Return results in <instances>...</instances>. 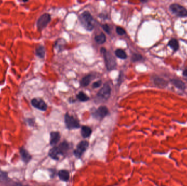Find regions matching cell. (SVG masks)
I'll return each mask as SVG.
<instances>
[{
    "label": "cell",
    "mask_w": 187,
    "mask_h": 186,
    "mask_svg": "<svg viewBox=\"0 0 187 186\" xmlns=\"http://www.w3.org/2000/svg\"><path fill=\"white\" fill-rule=\"evenodd\" d=\"M65 123L67 128L69 130L76 129L80 127L79 121L72 116L69 115V113H66L65 115Z\"/></svg>",
    "instance_id": "cell-5"
},
{
    "label": "cell",
    "mask_w": 187,
    "mask_h": 186,
    "mask_svg": "<svg viewBox=\"0 0 187 186\" xmlns=\"http://www.w3.org/2000/svg\"><path fill=\"white\" fill-rule=\"evenodd\" d=\"M50 20L51 18L49 14L45 13L40 16L37 22V26L38 30L41 31L45 28L47 26V25L49 24Z\"/></svg>",
    "instance_id": "cell-6"
},
{
    "label": "cell",
    "mask_w": 187,
    "mask_h": 186,
    "mask_svg": "<svg viewBox=\"0 0 187 186\" xmlns=\"http://www.w3.org/2000/svg\"><path fill=\"white\" fill-rule=\"evenodd\" d=\"M143 57L141 55L139 54H134L131 57V61L132 62H137L142 60Z\"/></svg>",
    "instance_id": "cell-24"
},
{
    "label": "cell",
    "mask_w": 187,
    "mask_h": 186,
    "mask_svg": "<svg viewBox=\"0 0 187 186\" xmlns=\"http://www.w3.org/2000/svg\"><path fill=\"white\" fill-rule=\"evenodd\" d=\"M81 24L88 31H91L93 27V19L90 13L87 11L83 13L80 16Z\"/></svg>",
    "instance_id": "cell-1"
},
{
    "label": "cell",
    "mask_w": 187,
    "mask_h": 186,
    "mask_svg": "<svg viewBox=\"0 0 187 186\" xmlns=\"http://www.w3.org/2000/svg\"><path fill=\"white\" fill-rule=\"evenodd\" d=\"M78 99L81 101H88L89 99V98L88 97L86 94L83 93V92H80L77 95Z\"/></svg>",
    "instance_id": "cell-23"
},
{
    "label": "cell",
    "mask_w": 187,
    "mask_h": 186,
    "mask_svg": "<svg viewBox=\"0 0 187 186\" xmlns=\"http://www.w3.org/2000/svg\"><path fill=\"white\" fill-rule=\"evenodd\" d=\"M110 87L108 84H105L97 94L96 97L98 101H106L110 97Z\"/></svg>",
    "instance_id": "cell-4"
},
{
    "label": "cell",
    "mask_w": 187,
    "mask_h": 186,
    "mask_svg": "<svg viewBox=\"0 0 187 186\" xmlns=\"http://www.w3.org/2000/svg\"><path fill=\"white\" fill-rule=\"evenodd\" d=\"M182 74H183V77H184L187 80V67H186V68H184V69L183 70Z\"/></svg>",
    "instance_id": "cell-30"
},
{
    "label": "cell",
    "mask_w": 187,
    "mask_h": 186,
    "mask_svg": "<svg viewBox=\"0 0 187 186\" xmlns=\"http://www.w3.org/2000/svg\"><path fill=\"white\" fill-rule=\"evenodd\" d=\"M116 31L118 35H120V36H122L123 35L125 34V31L120 27H117L116 28Z\"/></svg>",
    "instance_id": "cell-26"
},
{
    "label": "cell",
    "mask_w": 187,
    "mask_h": 186,
    "mask_svg": "<svg viewBox=\"0 0 187 186\" xmlns=\"http://www.w3.org/2000/svg\"><path fill=\"white\" fill-rule=\"evenodd\" d=\"M170 81L172 84L174 85L176 88L178 89L181 91H184L186 89V84L182 80L177 79H172L170 80Z\"/></svg>",
    "instance_id": "cell-10"
},
{
    "label": "cell",
    "mask_w": 187,
    "mask_h": 186,
    "mask_svg": "<svg viewBox=\"0 0 187 186\" xmlns=\"http://www.w3.org/2000/svg\"><path fill=\"white\" fill-rule=\"evenodd\" d=\"M102 28L108 34H110V28L109 26L107 24H105L102 25Z\"/></svg>",
    "instance_id": "cell-27"
},
{
    "label": "cell",
    "mask_w": 187,
    "mask_h": 186,
    "mask_svg": "<svg viewBox=\"0 0 187 186\" xmlns=\"http://www.w3.org/2000/svg\"><path fill=\"white\" fill-rule=\"evenodd\" d=\"M108 113V110L106 106H102L98 108L93 113V116L98 120H101Z\"/></svg>",
    "instance_id": "cell-8"
},
{
    "label": "cell",
    "mask_w": 187,
    "mask_h": 186,
    "mask_svg": "<svg viewBox=\"0 0 187 186\" xmlns=\"http://www.w3.org/2000/svg\"><path fill=\"white\" fill-rule=\"evenodd\" d=\"M115 55L120 59L124 60L127 58V55H126V53L124 50H123L122 49H117L115 51Z\"/></svg>",
    "instance_id": "cell-21"
},
{
    "label": "cell",
    "mask_w": 187,
    "mask_h": 186,
    "mask_svg": "<svg viewBox=\"0 0 187 186\" xmlns=\"http://www.w3.org/2000/svg\"><path fill=\"white\" fill-rule=\"evenodd\" d=\"M89 145V143L86 141L80 142L77 147V149L74 150V154L77 157H81V155L86 151Z\"/></svg>",
    "instance_id": "cell-7"
},
{
    "label": "cell",
    "mask_w": 187,
    "mask_h": 186,
    "mask_svg": "<svg viewBox=\"0 0 187 186\" xmlns=\"http://www.w3.org/2000/svg\"><path fill=\"white\" fill-rule=\"evenodd\" d=\"M170 11L175 16L178 17H186L187 16V9L178 4H173L169 7Z\"/></svg>",
    "instance_id": "cell-3"
},
{
    "label": "cell",
    "mask_w": 187,
    "mask_h": 186,
    "mask_svg": "<svg viewBox=\"0 0 187 186\" xmlns=\"http://www.w3.org/2000/svg\"><path fill=\"white\" fill-rule=\"evenodd\" d=\"M91 78H92L91 75H88L84 77L81 81V85L83 87L87 86L89 84L90 81L91 80Z\"/></svg>",
    "instance_id": "cell-20"
},
{
    "label": "cell",
    "mask_w": 187,
    "mask_h": 186,
    "mask_svg": "<svg viewBox=\"0 0 187 186\" xmlns=\"http://www.w3.org/2000/svg\"><path fill=\"white\" fill-rule=\"evenodd\" d=\"M59 177L63 181H67L69 178V172L67 170H60L59 172Z\"/></svg>",
    "instance_id": "cell-16"
},
{
    "label": "cell",
    "mask_w": 187,
    "mask_h": 186,
    "mask_svg": "<svg viewBox=\"0 0 187 186\" xmlns=\"http://www.w3.org/2000/svg\"><path fill=\"white\" fill-rule=\"evenodd\" d=\"M21 157L24 162L25 163H28L31 159V156L29 154V152L24 149V148H21L20 150Z\"/></svg>",
    "instance_id": "cell-13"
},
{
    "label": "cell",
    "mask_w": 187,
    "mask_h": 186,
    "mask_svg": "<svg viewBox=\"0 0 187 186\" xmlns=\"http://www.w3.org/2000/svg\"><path fill=\"white\" fill-rule=\"evenodd\" d=\"M168 46H170L174 52L177 51L179 49V43L175 38H172L171 40L169 41L168 43Z\"/></svg>",
    "instance_id": "cell-14"
},
{
    "label": "cell",
    "mask_w": 187,
    "mask_h": 186,
    "mask_svg": "<svg viewBox=\"0 0 187 186\" xmlns=\"http://www.w3.org/2000/svg\"><path fill=\"white\" fill-rule=\"evenodd\" d=\"M60 139V134L57 132H53L50 133V143L51 145H55L59 142Z\"/></svg>",
    "instance_id": "cell-12"
},
{
    "label": "cell",
    "mask_w": 187,
    "mask_h": 186,
    "mask_svg": "<svg viewBox=\"0 0 187 186\" xmlns=\"http://www.w3.org/2000/svg\"><path fill=\"white\" fill-rule=\"evenodd\" d=\"M92 130L91 128L88 126H83L81 127V135L84 138L89 137L91 135Z\"/></svg>",
    "instance_id": "cell-17"
},
{
    "label": "cell",
    "mask_w": 187,
    "mask_h": 186,
    "mask_svg": "<svg viewBox=\"0 0 187 186\" xmlns=\"http://www.w3.org/2000/svg\"><path fill=\"white\" fill-rule=\"evenodd\" d=\"M8 179L7 173L4 172H0V182H6Z\"/></svg>",
    "instance_id": "cell-25"
},
{
    "label": "cell",
    "mask_w": 187,
    "mask_h": 186,
    "mask_svg": "<svg viewBox=\"0 0 187 186\" xmlns=\"http://www.w3.org/2000/svg\"><path fill=\"white\" fill-rule=\"evenodd\" d=\"M36 54L37 56H38L39 57L43 58L45 56V47L42 45H40L36 49Z\"/></svg>",
    "instance_id": "cell-18"
},
{
    "label": "cell",
    "mask_w": 187,
    "mask_h": 186,
    "mask_svg": "<svg viewBox=\"0 0 187 186\" xmlns=\"http://www.w3.org/2000/svg\"><path fill=\"white\" fill-rule=\"evenodd\" d=\"M154 84L160 87H165L168 85V82L162 78L156 77L154 79Z\"/></svg>",
    "instance_id": "cell-15"
},
{
    "label": "cell",
    "mask_w": 187,
    "mask_h": 186,
    "mask_svg": "<svg viewBox=\"0 0 187 186\" xmlns=\"http://www.w3.org/2000/svg\"><path fill=\"white\" fill-rule=\"evenodd\" d=\"M8 186H23V185L18 182H12L8 184Z\"/></svg>",
    "instance_id": "cell-29"
},
{
    "label": "cell",
    "mask_w": 187,
    "mask_h": 186,
    "mask_svg": "<svg viewBox=\"0 0 187 186\" xmlns=\"http://www.w3.org/2000/svg\"><path fill=\"white\" fill-rule=\"evenodd\" d=\"M58 147L61 152V155H63L67 151V150L69 149V144H67V142H62Z\"/></svg>",
    "instance_id": "cell-19"
},
{
    "label": "cell",
    "mask_w": 187,
    "mask_h": 186,
    "mask_svg": "<svg viewBox=\"0 0 187 186\" xmlns=\"http://www.w3.org/2000/svg\"><path fill=\"white\" fill-rule=\"evenodd\" d=\"M60 155H61V152L58 147H53L49 151V156L54 159L58 160Z\"/></svg>",
    "instance_id": "cell-11"
},
{
    "label": "cell",
    "mask_w": 187,
    "mask_h": 186,
    "mask_svg": "<svg viewBox=\"0 0 187 186\" xmlns=\"http://www.w3.org/2000/svg\"><path fill=\"white\" fill-rule=\"evenodd\" d=\"M95 39L98 43L101 44L106 42V36L103 33H102L100 35L95 37Z\"/></svg>",
    "instance_id": "cell-22"
},
{
    "label": "cell",
    "mask_w": 187,
    "mask_h": 186,
    "mask_svg": "<svg viewBox=\"0 0 187 186\" xmlns=\"http://www.w3.org/2000/svg\"><path fill=\"white\" fill-rule=\"evenodd\" d=\"M102 84V81L101 80H99V81H96V82H95L93 84V88H95V89H96V88H98V87H99Z\"/></svg>",
    "instance_id": "cell-28"
},
{
    "label": "cell",
    "mask_w": 187,
    "mask_h": 186,
    "mask_svg": "<svg viewBox=\"0 0 187 186\" xmlns=\"http://www.w3.org/2000/svg\"><path fill=\"white\" fill-rule=\"evenodd\" d=\"M32 105L38 109L45 111L47 109V104L40 98H33L31 101Z\"/></svg>",
    "instance_id": "cell-9"
},
{
    "label": "cell",
    "mask_w": 187,
    "mask_h": 186,
    "mask_svg": "<svg viewBox=\"0 0 187 186\" xmlns=\"http://www.w3.org/2000/svg\"><path fill=\"white\" fill-rule=\"evenodd\" d=\"M101 52L103 53L105 63H106V67L108 70H110L114 69L116 66V62L114 57L110 54L109 52H107L106 49L103 48H102L101 49Z\"/></svg>",
    "instance_id": "cell-2"
}]
</instances>
